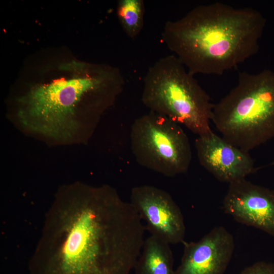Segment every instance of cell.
<instances>
[{
  "instance_id": "6da1fadb",
  "label": "cell",
  "mask_w": 274,
  "mask_h": 274,
  "mask_svg": "<svg viewBox=\"0 0 274 274\" xmlns=\"http://www.w3.org/2000/svg\"><path fill=\"white\" fill-rule=\"evenodd\" d=\"M146 229L108 185H67L57 194L29 263V274H130Z\"/></svg>"
},
{
  "instance_id": "7a4b0ae2",
  "label": "cell",
  "mask_w": 274,
  "mask_h": 274,
  "mask_svg": "<svg viewBox=\"0 0 274 274\" xmlns=\"http://www.w3.org/2000/svg\"><path fill=\"white\" fill-rule=\"evenodd\" d=\"M32 71L16 99V116L27 129L56 140H70L79 130L88 139L125 84L118 67L72 56Z\"/></svg>"
},
{
  "instance_id": "3957f363",
  "label": "cell",
  "mask_w": 274,
  "mask_h": 274,
  "mask_svg": "<svg viewBox=\"0 0 274 274\" xmlns=\"http://www.w3.org/2000/svg\"><path fill=\"white\" fill-rule=\"evenodd\" d=\"M265 23L255 9L217 2L167 21L162 39L192 75H221L258 51Z\"/></svg>"
},
{
  "instance_id": "277c9868",
  "label": "cell",
  "mask_w": 274,
  "mask_h": 274,
  "mask_svg": "<svg viewBox=\"0 0 274 274\" xmlns=\"http://www.w3.org/2000/svg\"><path fill=\"white\" fill-rule=\"evenodd\" d=\"M211 120L222 137L249 151L274 136V73H241L236 85L214 104Z\"/></svg>"
},
{
  "instance_id": "5b68a950",
  "label": "cell",
  "mask_w": 274,
  "mask_h": 274,
  "mask_svg": "<svg viewBox=\"0 0 274 274\" xmlns=\"http://www.w3.org/2000/svg\"><path fill=\"white\" fill-rule=\"evenodd\" d=\"M142 101L150 111L182 124L198 136L208 135L214 104L174 54L159 59L143 80Z\"/></svg>"
},
{
  "instance_id": "8992f818",
  "label": "cell",
  "mask_w": 274,
  "mask_h": 274,
  "mask_svg": "<svg viewBox=\"0 0 274 274\" xmlns=\"http://www.w3.org/2000/svg\"><path fill=\"white\" fill-rule=\"evenodd\" d=\"M132 154L140 165L167 177L184 174L192 159L189 140L180 124L150 111L136 118L130 133Z\"/></svg>"
},
{
  "instance_id": "52a82bcc",
  "label": "cell",
  "mask_w": 274,
  "mask_h": 274,
  "mask_svg": "<svg viewBox=\"0 0 274 274\" xmlns=\"http://www.w3.org/2000/svg\"><path fill=\"white\" fill-rule=\"evenodd\" d=\"M130 202L145 228L150 233L169 245L183 243L186 227L182 212L166 191L148 185L133 187Z\"/></svg>"
},
{
  "instance_id": "ba28073f",
  "label": "cell",
  "mask_w": 274,
  "mask_h": 274,
  "mask_svg": "<svg viewBox=\"0 0 274 274\" xmlns=\"http://www.w3.org/2000/svg\"><path fill=\"white\" fill-rule=\"evenodd\" d=\"M222 207L236 221L274 237V190L241 179L229 184Z\"/></svg>"
},
{
  "instance_id": "9c48e42d",
  "label": "cell",
  "mask_w": 274,
  "mask_h": 274,
  "mask_svg": "<svg viewBox=\"0 0 274 274\" xmlns=\"http://www.w3.org/2000/svg\"><path fill=\"white\" fill-rule=\"evenodd\" d=\"M181 262L174 274H224L235 249L232 234L225 227L213 228L197 242L183 243Z\"/></svg>"
},
{
  "instance_id": "30bf717a",
  "label": "cell",
  "mask_w": 274,
  "mask_h": 274,
  "mask_svg": "<svg viewBox=\"0 0 274 274\" xmlns=\"http://www.w3.org/2000/svg\"><path fill=\"white\" fill-rule=\"evenodd\" d=\"M195 147L201 165L220 182L229 184L245 179L256 170L248 152L214 132L198 136Z\"/></svg>"
},
{
  "instance_id": "8fae6325",
  "label": "cell",
  "mask_w": 274,
  "mask_h": 274,
  "mask_svg": "<svg viewBox=\"0 0 274 274\" xmlns=\"http://www.w3.org/2000/svg\"><path fill=\"white\" fill-rule=\"evenodd\" d=\"M170 245L153 235L145 239L134 267L135 274H174Z\"/></svg>"
},
{
  "instance_id": "7c38bea8",
  "label": "cell",
  "mask_w": 274,
  "mask_h": 274,
  "mask_svg": "<svg viewBox=\"0 0 274 274\" xmlns=\"http://www.w3.org/2000/svg\"><path fill=\"white\" fill-rule=\"evenodd\" d=\"M145 5L143 0H119L117 15L125 33L131 39L135 38L144 25Z\"/></svg>"
},
{
  "instance_id": "4fadbf2b",
  "label": "cell",
  "mask_w": 274,
  "mask_h": 274,
  "mask_svg": "<svg viewBox=\"0 0 274 274\" xmlns=\"http://www.w3.org/2000/svg\"><path fill=\"white\" fill-rule=\"evenodd\" d=\"M239 274H274V263L257 261L245 267Z\"/></svg>"
},
{
  "instance_id": "5bb4252c",
  "label": "cell",
  "mask_w": 274,
  "mask_h": 274,
  "mask_svg": "<svg viewBox=\"0 0 274 274\" xmlns=\"http://www.w3.org/2000/svg\"><path fill=\"white\" fill-rule=\"evenodd\" d=\"M269 166H274V161L271 162L269 164Z\"/></svg>"
}]
</instances>
